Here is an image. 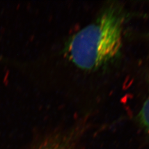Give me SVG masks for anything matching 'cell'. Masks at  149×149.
I'll return each mask as SVG.
<instances>
[{"label":"cell","mask_w":149,"mask_h":149,"mask_svg":"<svg viewBox=\"0 0 149 149\" xmlns=\"http://www.w3.org/2000/svg\"><path fill=\"white\" fill-rule=\"evenodd\" d=\"M124 13L117 5H109L95 21L70 39L66 52L74 64L85 70L97 69L117 57L122 49Z\"/></svg>","instance_id":"1"},{"label":"cell","mask_w":149,"mask_h":149,"mask_svg":"<svg viewBox=\"0 0 149 149\" xmlns=\"http://www.w3.org/2000/svg\"><path fill=\"white\" fill-rule=\"evenodd\" d=\"M79 133L77 128L55 131L40 139L30 149H77Z\"/></svg>","instance_id":"2"},{"label":"cell","mask_w":149,"mask_h":149,"mask_svg":"<svg viewBox=\"0 0 149 149\" xmlns=\"http://www.w3.org/2000/svg\"><path fill=\"white\" fill-rule=\"evenodd\" d=\"M138 119L141 127L149 134V95L140 111Z\"/></svg>","instance_id":"3"}]
</instances>
